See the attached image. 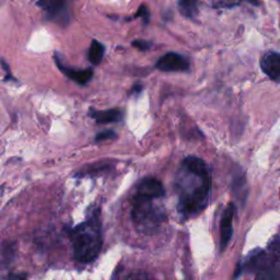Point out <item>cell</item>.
Wrapping results in <instances>:
<instances>
[{"label": "cell", "mask_w": 280, "mask_h": 280, "mask_svg": "<svg viewBox=\"0 0 280 280\" xmlns=\"http://www.w3.org/2000/svg\"><path fill=\"white\" fill-rule=\"evenodd\" d=\"M75 258L80 263H91L98 256L102 248L101 224L98 211L70 232Z\"/></svg>", "instance_id": "7a4b0ae2"}, {"label": "cell", "mask_w": 280, "mask_h": 280, "mask_svg": "<svg viewBox=\"0 0 280 280\" xmlns=\"http://www.w3.org/2000/svg\"><path fill=\"white\" fill-rule=\"evenodd\" d=\"M104 46H103L100 42H97L96 40L92 41V44L89 49V60L93 65H98L103 59L104 56Z\"/></svg>", "instance_id": "7c38bea8"}, {"label": "cell", "mask_w": 280, "mask_h": 280, "mask_svg": "<svg viewBox=\"0 0 280 280\" xmlns=\"http://www.w3.org/2000/svg\"><path fill=\"white\" fill-rule=\"evenodd\" d=\"M157 68L161 71H186L189 68V61L178 53H168L158 60Z\"/></svg>", "instance_id": "5b68a950"}, {"label": "cell", "mask_w": 280, "mask_h": 280, "mask_svg": "<svg viewBox=\"0 0 280 280\" xmlns=\"http://www.w3.org/2000/svg\"><path fill=\"white\" fill-rule=\"evenodd\" d=\"M153 198L136 194L132 203V218L138 229L151 234L155 233L163 221L167 219V215L162 207L154 205Z\"/></svg>", "instance_id": "3957f363"}, {"label": "cell", "mask_w": 280, "mask_h": 280, "mask_svg": "<svg viewBox=\"0 0 280 280\" xmlns=\"http://www.w3.org/2000/svg\"><path fill=\"white\" fill-rule=\"evenodd\" d=\"M90 115L94 118L98 124L118 123L122 121L123 114L118 110H106V111H91Z\"/></svg>", "instance_id": "30bf717a"}, {"label": "cell", "mask_w": 280, "mask_h": 280, "mask_svg": "<svg viewBox=\"0 0 280 280\" xmlns=\"http://www.w3.org/2000/svg\"><path fill=\"white\" fill-rule=\"evenodd\" d=\"M55 60H56L57 66H58V68L60 69V71L63 72L65 76L68 77L69 79L77 82L78 85H81V86L87 85L88 82L91 80V78L93 77V70L91 68L84 69V70H80V69L78 70V69L71 68V67H67L64 64H61L60 60L57 58V56L55 57Z\"/></svg>", "instance_id": "9c48e42d"}, {"label": "cell", "mask_w": 280, "mask_h": 280, "mask_svg": "<svg viewBox=\"0 0 280 280\" xmlns=\"http://www.w3.org/2000/svg\"><path fill=\"white\" fill-rule=\"evenodd\" d=\"M67 0H39L38 6L47 11L48 18L61 24L68 23V13L66 10Z\"/></svg>", "instance_id": "277c9868"}, {"label": "cell", "mask_w": 280, "mask_h": 280, "mask_svg": "<svg viewBox=\"0 0 280 280\" xmlns=\"http://www.w3.org/2000/svg\"><path fill=\"white\" fill-rule=\"evenodd\" d=\"M235 214V205L231 203L228 205L226 210L224 211V215L221 218L220 224V244L221 250H225L233 234V217Z\"/></svg>", "instance_id": "8992f818"}, {"label": "cell", "mask_w": 280, "mask_h": 280, "mask_svg": "<svg viewBox=\"0 0 280 280\" xmlns=\"http://www.w3.org/2000/svg\"><path fill=\"white\" fill-rule=\"evenodd\" d=\"M133 46H135V47H137L140 50H147L150 47V44L148 42H144V41L138 40L133 42Z\"/></svg>", "instance_id": "2e32d148"}, {"label": "cell", "mask_w": 280, "mask_h": 280, "mask_svg": "<svg viewBox=\"0 0 280 280\" xmlns=\"http://www.w3.org/2000/svg\"><path fill=\"white\" fill-rule=\"evenodd\" d=\"M246 186V181L244 175H237L235 176L234 181H233V190L235 194H241L240 191H244V187Z\"/></svg>", "instance_id": "4fadbf2b"}, {"label": "cell", "mask_w": 280, "mask_h": 280, "mask_svg": "<svg viewBox=\"0 0 280 280\" xmlns=\"http://www.w3.org/2000/svg\"><path fill=\"white\" fill-rule=\"evenodd\" d=\"M174 188L179 211L184 217H193L203 211L211 193L210 173L203 160L193 155L185 158L175 174Z\"/></svg>", "instance_id": "6da1fadb"}, {"label": "cell", "mask_w": 280, "mask_h": 280, "mask_svg": "<svg viewBox=\"0 0 280 280\" xmlns=\"http://www.w3.org/2000/svg\"><path fill=\"white\" fill-rule=\"evenodd\" d=\"M244 1L250 2V3L254 4V6H258V4H259V0H244Z\"/></svg>", "instance_id": "e0dca14e"}, {"label": "cell", "mask_w": 280, "mask_h": 280, "mask_svg": "<svg viewBox=\"0 0 280 280\" xmlns=\"http://www.w3.org/2000/svg\"><path fill=\"white\" fill-rule=\"evenodd\" d=\"M115 137H116V134L114 133L113 131H105V132H102V133L96 135V136H95V141L100 142V141H103V140L114 139Z\"/></svg>", "instance_id": "5bb4252c"}, {"label": "cell", "mask_w": 280, "mask_h": 280, "mask_svg": "<svg viewBox=\"0 0 280 280\" xmlns=\"http://www.w3.org/2000/svg\"><path fill=\"white\" fill-rule=\"evenodd\" d=\"M179 8L181 13L188 19H193L198 12L197 0H180Z\"/></svg>", "instance_id": "8fae6325"}, {"label": "cell", "mask_w": 280, "mask_h": 280, "mask_svg": "<svg viewBox=\"0 0 280 280\" xmlns=\"http://www.w3.org/2000/svg\"><path fill=\"white\" fill-rule=\"evenodd\" d=\"M137 194L150 197L153 199H159L165 195V189L159 180L147 178L140 181L137 186Z\"/></svg>", "instance_id": "ba28073f"}, {"label": "cell", "mask_w": 280, "mask_h": 280, "mask_svg": "<svg viewBox=\"0 0 280 280\" xmlns=\"http://www.w3.org/2000/svg\"><path fill=\"white\" fill-rule=\"evenodd\" d=\"M261 68L264 74L275 82L280 84V53L268 51L262 57Z\"/></svg>", "instance_id": "52a82bcc"}, {"label": "cell", "mask_w": 280, "mask_h": 280, "mask_svg": "<svg viewBox=\"0 0 280 280\" xmlns=\"http://www.w3.org/2000/svg\"><path fill=\"white\" fill-rule=\"evenodd\" d=\"M138 17H142L144 19V23L148 22V18H149V12H148V9L146 6H141L135 15V18H138Z\"/></svg>", "instance_id": "9a60e30c"}]
</instances>
